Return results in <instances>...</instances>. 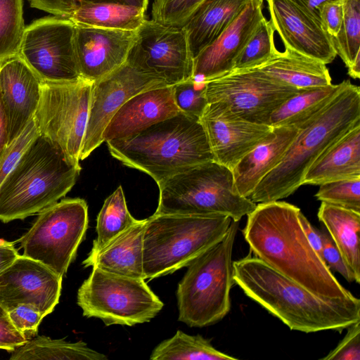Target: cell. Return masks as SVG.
I'll return each instance as SVG.
<instances>
[{
	"instance_id": "cell-29",
	"label": "cell",
	"mask_w": 360,
	"mask_h": 360,
	"mask_svg": "<svg viewBox=\"0 0 360 360\" xmlns=\"http://www.w3.org/2000/svg\"><path fill=\"white\" fill-rule=\"evenodd\" d=\"M345 80L338 84L302 89L283 102L271 115L272 127L298 128L324 108L340 91Z\"/></svg>"
},
{
	"instance_id": "cell-36",
	"label": "cell",
	"mask_w": 360,
	"mask_h": 360,
	"mask_svg": "<svg viewBox=\"0 0 360 360\" xmlns=\"http://www.w3.org/2000/svg\"><path fill=\"white\" fill-rule=\"evenodd\" d=\"M25 28L23 0H0V63L18 56Z\"/></svg>"
},
{
	"instance_id": "cell-15",
	"label": "cell",
	"mask_w": 360,
	"mask_h": 360,
	"mask_svg": "<svg viewBox=\"0 0 360 360\" xmlns=\"http://www.w3.org/2000/svg\"><path fill=\"white\" fill-rule=\"evenodd\" d=\"M163 86L168 85L161 79L143 73L126 62L94 82L80 160L88 158L103 143L104 129L127 101L141 91Z\"/></svg>"
},
{
	"instance_id": "cell-1",
	"label": "cell",
	"mask_w": 360,
	"mask_h": 360,
	"mask_svg": "<svg viewBox=\"0 0 360 360\" xmlns=\"http://www.w3.org/2000/svg\"><path fill=\"white\" fill-rule=\"evenodd\" d=\"M300 208L284 201L258 203L247 215L243 236L255 256L323 300L360 306L308 241Z\"/></svg>"
},
{
	"instance_id": "cell-4",
	"label": "cell",
	"mask_w": 360,
	"mask_h": 360,
	"mask_svg": "<svg viewBox=\"0 0 360 360\" xmlns=\"http://www.w3.org/2000/svg\"><path fill=\"white\" fill-rule=\"evenodd\" d=\"M106 143L113 158L150 176L157 184L188 167L214 160L199 120L182 112Z\"/></svg>"
},
{
	"instance_id": "cell-39",
	"label": "cell",
	"mask_w": 360,
	"mask_h": 360,
	"mask_svg": "<svg viewBox=\"0 0 360 360\" xmlns=\"http://www.w3.org/2000/svg\"><path fill=\"white\" fill-rule=\"evenodd\" d=\"M203 0H154L152 19L160 23L182 27Z\"/></svg>"
},
{
	"instance_id": "cell-27",
	"label": "cell",
	"mask_w": 360,
	"mask_h": 360,
	"mask_svg": "<svg viewBox=\"0 0 360 360\" xmlns=\"http://www.w3.org/2000/svg\"><path fill=\"white\" fill-rule=\"evenodd\" d=\"M318 218L339 250L354 282L359 283L360 212L321 202Z\"/></svg>"
},
{
	"instance_id": "cell-32",
	"label": "cell",
	"mask_w": 360,
	"mask_h": 360,
	"mask_svg": "<svg viewBox=\"0 0 360 360\" xmlns=\"http://www.w3.org/2000/svg\"><path fill=\"white\" fill-rule=\"evenodd\" d=\"M151 360H236L237 358L214 348L202 335H191L178 330L158 345L150 356Z\"/></svg>"
},
{
	"instance_id": "cell-18",
	"label": "cell",
	"mask_w": 360,
	"mask_h": 360,
	"mask_svg": "<svg viewBox=\"0 0 360 360\" xmlns=\"http://www.w3.org/2000/svg\"><path fill=\"white\" fill-rule=\"evenodd\" d=\"M136 35V31L75 24V52L82 77L95 82L123 65Z\"/></svg>"
},
{
	"instance_id": "cell-38",
	"label": "cell",
	"mask_w": 360,
	"mask_h": 360,
	"mask_svg": "<svg viewBox=\"0 0 360 360\" xmlns=\"http://www.w3.org/2000/svg\"><path fill=\"white\" fill-rule=\"evenodd\" d=\"M172 86L174 101L179 110L200 120L208 105L205 82L197 81L191 77Z\"/></svg>"
},
{
	"instance_id": "cell-47",
	"label": "cell",
	"mask_w": 360,
	"mask_h": 360,
	"mask_svg": "<svg viewBox=\"0 0 360 360\" xmlns=\"http://www.w3.org/2000/svg\"><path fill=\"white\" fill-rule=\"evenodd\" d=\"M298 217L308 241L322 258L323 243L321 231L314 227L301 211L298 213Z\"/></svg>"
},
{
	"instance_id": "cell-35",
	"label": "cell",
	"mask_w": 360,
	"mask_h": 360,
	"mask_svg": "<svg viewBox=\"0 0 360 360\" xmlns=\"http://www.w3.org/2000/svg\"><path fill=\"white\" fill-rule=\"evenodd\" d=\"M331 41L347 68L360 57V0L345 1L342 25Z\"/></svg>"
},
{
	"instance_id": "cell-46",
	"label": "cell",
	"mask_w": 360,
	"mask_h": 360,
	"mask_svg": "<svg viewBox=\"0 0 360 360\" xmlns=\"http://www.w3.org/2000/svg\"><path fill=\"white\" fill-rule=\"evenodd\" d=\"M33 8L56 16L69 18L79 6V0H27Z\"/></svg>"
},
{
	"instance_id": "cell-42",
	"label": "cell",
	"mask_w": 360,
	"mask_h": 360,
	"mask_svg": "<svg viewBox=\"0 0 360 360\" xmlns=\"http://www.w3.org/2000/svg\"><path fill=\"white\" fill-rule=\"evenodd\" d=\"M8 314L14 326L27 340L37 336L39 326L45 317L38 310L24 304L18 306Z\"/></svg>"
},
{
	"instance_id": "cell-22",
	"label": "cell",
	"mask_w": 360,
	"mask_h": 360,
	"mask_svg": "<svg viewBox=\"0 0 360 360\" xmlns=\"http://www.w3.org/2000/svg\"><path fill=\"white\" fill-rule=\"evenodd\" d=\"M180 112L172 86L145 90L130 98L115 113L103 131V141L137 134Z\"/></svg>"
},
{
	"instance_id": "cell-51",
	"label": "cell",
	"mask_w": 360,
	"mask_h": 360,
	"mask_svg": "<svg viewBox=\"0 0 360 360\" xmlns=\"http://www.w3.org/2000/svg\"><path fill=\"white\" fill-rule=\"evenodd\" d=\"M80 4L115 3L147 9L148 0H79Z\"/></svg>"
},
{
	"instance_id": "cell-7",
	"label": "cell",
	"mask_w": 360,
	"mask_h": 360,
	"mask_svg": "<svg viewBox=\"0 0 360 360\" xmlns=\"http://www.w3.org/2000/svg\"><path fill=\"white\" fill-rule=\"evenodd\" d=\"M158 186L153 214L224 215L239 221L257 205L236 191L232 170L214 160L188 167Z\"/></svg>"
},
{
	"instance_id": "cell-11",
	"label": "cell",
	"mask_w": 360,
	"mask_h": 360,
	"mask_svg": "<svg viewBox=\"0 0 360 360\" xmlns=\"http://www.w3.org/2000/svg\"><path fill=\"white\" fill-rule=\"evenodd\" d=\"M94 82H42L34 119L40 135L58 146L80 166Z\"/></svg>"
},
{
	"instance_id": "cell-13",
	"label": "cell",
	"mask_w": 360,
	"mask_h": 360,
	"mask_svg": "<svg viewBox=\"0 0 360 360\" xmlns=\"http://www.w3.org/2000/svg\"><path fill=\"white\" fill-rule=\"evenodd\" d=\"M205 90L208 103H224L243 119L269 125L271 114L302 89L281 83L256 68L231 70L205 81Z\"/></svg>"
},
{
	"instance_id": "cell-2",
	"label": "cell",
	"mask_w": 360,
	"mask_h": 360,
	"mask_svg": "<svg viewBox=\"0 0 360 360\" xmlns=\"http://www.w3.org/2000/svg\"><path fill=\"white\" fill-rule=\"evenodd\" d=\"M233 266L235 284L292 330L341 332L360 320V306L323 300L255 256Z\"/></svg>"
},
{
	"instance_id": "cell-25",
	"label": "cell",
	"mask_w": 360,
	"mask_h": 360,
	"mask_svg": "<svg viewBox=\"0 0 360 360\" xmlns=\"http://www.w3.org/2000/svg\"><path fill=\"white\" fill-rule=\"evenodd\" d=\"M360 178V123L330 145L312 163L302 185Z\"/></svg>"
},
{
	"instance_id": "cell-9",
	"label": "cell",
	"mask_w": 360,
	"mask_h": 360,
	"mask_svg": "<svg viewBox=\"0 0 360 360\" xmlns=\"http://www.w3.org/2000/svg\"><path fill=\"white\" fill-rule=\"evenodd\" d=\"M77 303L84 316L99 319L107 326L150 322L164 306L144 279L96 267L78 289Z\"/></svg>"
},
{
	"instance_id": "cell-21",
	"label": "cell",
	"mask_w": 360,
	"mask_h": 360,
	"mask_svg": "<svg viewBox=\"0 0 360 360\" xmlns=\"http://www.w3.org/2000/svg\"><path fill=\"white\" fill-rule=\"evenodd\" d=\"M41 83L18 56L0 63V94L7 119L8 145L34 118Z\"/></svg>"
},
{
	"instance_id": "cell-43",
	"label": "cell",
	"mask_w": 360,
	"mask_h": 360,
	"mask_svg": "<svg viewBox=\"0 0 360 360\" xmlns=\"http://www.w3.org/2000/svg\"><path fill=\"white\" fill-rule=\"evenodd\" d=\"M321 231V230H320ZM322 238V258L330 269L338 272L348 282L354 281L342 255L326 229L321 231Z\"/></svg>"
},
{
	"instance_id": "cell-48",
	"label": "cell",
	"mask_w": 360,
	"mask_h": 360,
	"mask_svg": "<svg viewBox=\"0 0 360 360\" xmlns=\"http://www.w3.org/2000/svg\"><path fill=\"white\" fill-rule=\"evenodd\" d=\"M19 255L13 243L0 239V272L10 266Z\"/></svg>"
},
{
	"instance_id": "cell-24",
	"label": "cell",
	"mask_w": 360,
	"mask_h": 360,
	"mask_svg": "<svg viewBox=\"0 0 360 360\" xmlns=\"http://www.w3.org/2000/svg\"><path fill=\"white\" fill-rule=\"evenodd\" d=\"M146 221L139 220L98 250L90 251L82 262L84 267H96L121 276L144 279L143 236Z\"/></svg>"
},
{
	"instance_id": "cell-8",
	"label": "cell",
	"mask_w": 360,
	"mask_h": 360,
	"mask_svg": "<svg viewBox=\"0 0 360 360\" xmlns=\"http://www.w3.org/2000/svg\"><path fill=\"white\" fill-rule=\"evenodd\" d=\"M238 225L232 220L224 237L187 266L176 292L179 321L201 328L219 322L229 312Z\"/></svg>"
},
{
	"instance_id": "cell-28",
	"label": "cell",
	"mask_w": 360,
	"mask_h": 360,
	"mask_svg": "<svg viewBox=\"0 0 360 360\" xmlns=\"http://www.w3.org/2000/svg\"><path fill=\"white\" fill-rule=\"evenodd\" d=\"M258 68L281 83L298 89L332 84L325 63L287 48Z\"/></svg>"
},
{
	"instance_id": "cell-12",
	"label": "cell",
	"mask_w": 360,
	"mask_h": 360,
	"mask_svg": "<svg viewBox=\"0 0 360 360\" xmlns=\"http://www.w3.org/2000/svg\"><path fill=\"white\" fill-rule=\"evenodd\" d=\"M75 24L68 18L48 16L25 26L18 56L42 82L82 79L75 45Z\"/></svg>"
},
{
	"instance_id": "cell-31",
	"label": "cell",
	"mask_w": 360,
	"mask_h": 360,
	"mask_svg": "<svg viewBox=\"0 0 360 360\" xmlns=\"http://www.w3.org/2000/svg\"><path fill=\"white\" fill-rule=\"evenodd\" d=\"M11 360H107L102 353L79 341L35 336L11 352Z\"/></svg>"
},
{
	"instance_id": "cell-5",
	"label": "cell",
	"mask_w": 360,
	"mask_h": 360,
	"mask_svg": "<svg viewBox=\"0 0 360 360\" xmlns=\"http://www.w3.org/2000/svg\"><path fill=\"white\" fill-rule=\"evenodd\" d=\"M81 169L40 135L0 186V221L23 219L57 202L72 189Z\"/></svg>"
},
{
	"instance_id": "cell-26",
	"label": "cell",
	"mask_w": 360,
	"mask_h": 360,
	"mask_svg": "<svg viewBox=\"0 0 360 360\" xmlns=\"http://www.w3.org/2000/svg\"><path fill=\"white\" fill-rule=\"evenodd\" d=\"M250 0H203L182 26L194 58L237 18Z\"/></svg>"
},
{
	"instance_id": "cell-20",
	"label": "cell",
	"mask_w": 360,
	"mask_h": 360,
	"mask_svg": "<svg viewBox=\"0 0 360 360\" xmlns=\"http://www.w3.org/2000/svg\"><path fill=\"white\" fill-rule=\"evenodd\" d=\"M275 31L284 48L319 60L326 65L337 54L330 37L321 24L291 0H266Z\"/></svg>"
},
{
	"instance_id": "cell-14",
	"label": "cell",
	"mask_w": 360,
	"mask_h": 360,
	"mask_svg": "<svg viewBox=\"0 0 360 360\" xmlns=\"http://www.w3.org/2000/svg\"><path fill=\"white\" fill-rule=\"evenodd\" d=\"M126 63L172 86L193 77V58L183 27L145 20L136 30Z\"/></svg>"
},
{
	"instance_id": "cell-17",
	"label": "cell",
	"mask_w": 360,
	"mask_h": 360,
	"mask_svg": "<svg viewBox=\"0 0 360 360\" xmlns=\"http://www.w3.org/2000/svg\"><path fill=\"white\" fill-rule=\"evenodd\" d=\"M199 121L214 160L231 170L273 129L271 126L243 119L221 102L208 103Z\"/></svg>"
},
{
	"instance_id": "cell-10",
	"label": "cell",
	"mask_w": 360,
	"mask_h": 360,
	"mask_svg": "<svg viewBox=\"0 0 360 360\" xmlns=\"http://www.w3.org/2000/svg\"><path fill=\"white\" fill-rule=\"evenodd\" d=\"M88 222V206L82 198L63 199L47 207L18 240L22 255L63 277L85 237Z\"/></svg>"
},
{
	"instance_id": "cell-33",
	"label": "cell",
	"mask_w": 360,
	"mask_h": 360,
	"mask_svg": "<svg viewBox=\"0 0 360 360\" xmlns=\"http://www.w3.org/2000/svg\"><path fill=\"white\" fill-rule=\"evenodd\" d=\"M139 220L129 212L122 187L119 186L105 199L97 216V237L93 242L91 252L98 250Z\"/></svg>"
},
{
	"instance_id": "cell-45",
	"label": "cell",
	"mask_w": 360,
	"mask_h": 360,
	"mask_svg": "<svg viewBox=\"0 0 360 360\" xmlns=\"http://www.w3.org/2000/svg\"><path fill=\"white\" fill-rule=\"evenodd\" d=\"M12 323L8 311L0 304V349L11 352L27 342Z\"/></svg>"
},
{
	"instance_id": "cell-50",
	"label": "cell",
	"mask_w": 360,
	"mask_h": 360,
	"mask_svg": "<svg viewBox=\"0 0 360 360\" xmlns=\"http://www.w3.org/2000/svg\"><path fill=\"white\" fill-rule=\"evenodd\" d=\"M8 145V124L0 94V157Z\"/></svg>"
},
{
	"instance_id": "cell-3",
	"label": "cell",
	"mask_w": 360,
	"mask_h": 360,
	"mask_svg": "<svg viewBox=\"0 0 360 360\" xmlns=\"http://www.w3.org/2000/svg\"><path fill=\"white\" fill-rule=\"evenodd\" d=\"M360 123V89L345 80L331 101L297 128L280 163L256 186L249 199L255 203L285 198L301 186L307 169L333 142Z\"/></svg>"
},
{
	"instance_id": "cell-16",
	"label": "cell",
	"mask_w": 360,
	"mask_h": 360,
	"mask_svg": "<svg viewBox=\"0 0 360 360\" xmlns=\"http://www.w3.org/2000/svg\"><path fill=\"white\" fill-rule=\"evenodd\" d=\"M62 281L42 263L19 255L0 272V304L8 311L27 305L46 316L59 302Z\"/></svg>"
},
{
	"instance_id": "cell-52",
	"label": "cell",
	"mask_w": 360,
	"mask_h": 360,
	"mask_svg": "<svg viewBox=\"0 0 360 360\" xmlns=\"http://www.w3.org/2000/svg\"><path fill=\"white\" fill-rule=\"evenodd\" d=\"M348 75L354 79L360 77V57H358L354 63L349 68Z\"/></svg>"
},
{
	"instance_id": "cell-40",
	"label": "cell",
	"mask_w": 360,
	"mask_h": 360,
	"mask_svg": "<svg viewBox=\"0 0 360 360\" xmlns=\"http://www.w3.org/2000/svg\"><path fill=\"white\" fill-rule=\"evenodd\" d=\"M39 136L33 118L20 134L5 148L0 157V186L25 150Z\"/></svg>"
},
{
	"instance_id": "cell-44",
	"label": "cell",
	"mask_w": 360,
	"mask_h": 360,
	"mask_svg": "<svg viewBox=\"0 0 360 360\" xmlns=\"http://www.w3.org/2000/svg\"><path fill=\"white\" fill-rule=\"evenodd\" d=\"M345 1H327L319 9L321 26L331 37H335L340 31L343 19Z\"/></svg>"
},
{
	"instance_id": "cell-6",
	"label": "cell",
	"mask_w": 360,
	"mask_h": 360,
	"mask_svg": "<svg viewBox=\"0 0 360 360\" xmlns=\"http://www.w3.org/2000/svg\"><path fill=\"white\" fill-rule=\"evenodd\" d=\"M231 221L224 215L153 214L143 236L144 279L187 266L224 237Z\"/></svg>"
},
{
	"instance_id": "cell-30",
	"label": "cell",
	"mask_w": 360,
	"mask_h": 360,
	"mask_svg": "<svg viewBox=\"0 0 360 360\" xmlns=\"http://www.w3.org/2000/svg\"><path fill=\"white\" fill-rule=\"evenodd\" d=\"M146 11L115 3L81 4L68 18L78 25L136 31L146 19Z\"/></svg>"
},
{
	"instance_id": "cell-49",
	"label": "cell",
	"mask_w": 360,
	"mask_h": 360,
	"mask_svg": "<svg viewBox=\"0 0 360 360\" xmlns=\"http://www.w3.org/2000/svg\"><path fill=\"white\" fill-rule=\"evenodd\" d=\"M301 10H302L309 17L320 23L319 9L320 6L330 1H345V0H291Z\"/></svg>"
},
{
	"instance_id": "cell-19",
	"label": "cell",
	"mask_w": 360,
	"mask_h": 360,
	"mask_svg": "<svg viewBox=\"0 0 360 360\" xmlns=\"http://www.w3.org/2000/svg\"><path fill=\"white\" fill-rule=\"evenodd\" d=\"M263 0H250L237 18L193 60L194 79L205 82L232 70L233 61L264 18Z\"/></svg>"
},
{
	"instance_id": "cell-34",
	"label": "cell",
	"mask_w": 360,
	"mask_h": 360,
	"mask_svg": "<svg viewBox=\"0 0 360 360\" xmlns=\"http://www.w3.org/2000/svg\"><path fill=\"white\" fill-rule=\"evenodd\" d=\"M274 33L271 22L264 17L236 57L232 70L259 68L274 58L279 52L275 46Z\"/></svg>"
},
{
	"instance_id": "cell-37",
	"label": "cell",
	"mask_w": 360,
	"mask_h": 360,
	"mask_svg": "<svg viewBox=\"0 0 360 360\" xmlns=\"http://www.w3.org/2000/svg\"><path fill=\"white\" fill-rule=\"evenodd\" d=\"M315 197L321 202L360 212V178L321 184Z\"/></svg>"
},
{
	"instance_id": "cell-23",
	"label": "cell",
	"mask_w": 360,
	"mask_h": 360,
	"mask_svg": "<svg viewBox=\"0 0 360 360\" xmlns=\"http://www.w3.org/2000/svg\"><path fill=\"white\" fill-rule=\"evenodd\" d=\"M297 130L294 126L273 127L238 161L232 172L235 189L240 195L249 198L262 179L280 163Z\"/></svg>"
},
{
	"instance_id": "cell-41",
	"label": "cell",
	"mask_w": 360,
	"mask_h": 360,
	"mask_svg": "<svg viewBox=\"0 0 360 360\" xmlns=\"http://www.w3.org/2000/svg\"><path fill=\"white\" fill-rule=\"evenodd\" d=\"M347 332L338 345L322 360L360 359V320L347 328Z\"/></svg>"
},
{
	"instance_id": "cell-53",
	"label": "cell",
	"mask_w": 360,
	"mask_h": 360,
	"mask_svg": "<svg viewBox=\"0 0 360 360\" xmlns=\"http://www.w3.org/2000/svg\"><path fill=\"white\" fill-rule=\"evenodd\" d=\"M264 1V0H263Z\"/></svg>"
}]
</instances>
